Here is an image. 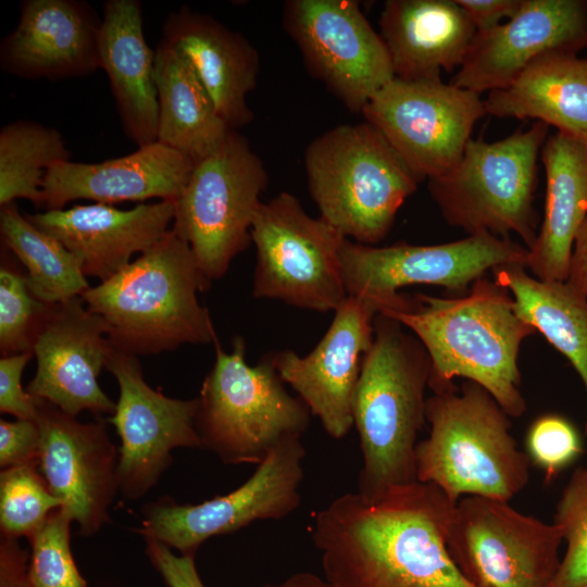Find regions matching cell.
<instances>
[{"label":"cell","instance_id":"cell-1","mask_svg":"<svg viewBox=\"0 0 587 587\" xmlns=\"http://www.w3.org/2000/svg\"><path fill=\"white\" fill-rule=\"evenodd\" d=\"M454 505L419 480L375 501L338 496L312 526L325 579L336 587H474L447 546Z\"/></svg>","mask_w":587,"mask_h":587},{"label":"cell","instance_id":"cell-2","mask_svg":"<svg viewBox=\"0 0 587 587\" xmlns=\"http://www.w3.org/2000/svg\"><path fill=\"white\" fill-rule=\"evenodd\" d=\"M383 313L409 328L430 360L428 387L453 389L457 377L486 389L502 410L521 416L526 402L517 359L523 341L536 333L516 313L511 294L483 277L454 298L404 295Z\"/></svg>","mask_w":587,"mask_h":587},{"label":"cell","instance_id":"cell-3","mask_svg":"<svg viewBox=\"0 0 587 587\" xmlns=\"http://www.w3.org/2000/svg\"><path fill=\"white\" fill-rule=\"evenodd\" d=\"M373 325L352 400L362 454L357 492L367 501L417 480L415 449L426 423L430 374L427 351L414 334L383 313Z\"/></svg>","mask_w":587,"mask_h":587},{"label":"cell","instance_id":"cell-4","mask_svg":"<svg viewBox=\"0 0 587 587\" xmlns=\"http://www.w3.org/2000/svg\"><path fill=\"white\" fill-rule=\"evenodd\" d=\"M211 283L190 246L171 228L121 272L80 297L107 323L114 349L149 355L217 339L198 298Z\"/></svg>","mask_w":587,"mask_h":587},{"label":"cell","instance_id":"cell-5","mask_svg":"<svg viewBox=\"0 0 587 587\" xmlns=\"http://www.w3.org/2000/svg\"><path fill=\"white\" fill-rule=\"evenodd\" d=\"M428 436L415 449L416 479L457 503L467 496L510 501L529 480V459L510 433L509 415L476 383L426 399Z\"/></svg>","mask_w":587,"mask_h":587},{"label":"cell","instance_id":"cell-6","mask_svg":"<svg viewBox=\"0 0 587 587\" xmlns=\"http://www.w3.org/2000/svg\"><path fill=\"white\" fill-rule=\"evenodd\" d=\"M304 165L320 217L344 237L367 246L387 236L421 182L366 121L317 136L305 150Z\"/></svg>","mask_w":587,"mask_h":587},{"label":"cell","instance_id":"cell-7","mask_svg":"<svg viewBox=\"0 0 587 587\" xmlns=\"http://www.w3.org/2000/svg\"><path fill=\"white\" fill-rule=\"evenodd\" d=\"M215 360L198 399L196 429L201 448L226 464L261 463L279 444L301 438L311 412L292 397L267 355L246 361V344L236 337L225 351L216 339Z\"/></svg>","mask_w":587,"mask_h":587},{"label":"cell","instance_id":"cell-8","mask_svg":"<svg viewBox=\"0 0 587 587\" xmlns=\"http://www.w3.org/2000/svg\"><path fill=\"white\" fill-rule=\"evenodd\" d=\"M549 126L536 121L497 141L471 139L458 163L428 179V190L451 226L469 235L515 234L529 250L537 238V164Z\"/></svg>","mask_w":587,"mask_h":587},{"label":"cell","instance_id":"cell-9","mask_svg":"<svg viewBox=\"0 0 587 587\" xmlns=\"http://www.w3.org/2000/svg\"><path fill=\"white\" fill-rule=\"evenodd\" d=\"M267 182L262 160L235 129L215 151L196 162L176 200L172 229L190 246L211 282L223 277L250 243Z\"/></svg>","mask_w":587,"mask_h":587},{"label":"cell","instance_id":"cell-10","mask_svg":"<svg viewBox=\"0 0 587 587\" xmlns=\"http://www.w3.org/2000/svg\"><path fill=\"white\" fill-rule=\"evenodd\" d=\"M345 239L321 217L310 216L287 191L262 202L251 227L257 253L253 296L335 311L348 297L340 261Z\"/></svg>","mask_w":587,"mask_h":587},{"label":"cell","instance_id":"cell-11","mask_svg":"<svg viewBox=\"0 0 587 587\" xmlns=\"http://www.w3.org/2000/svg\"><path fill=\"white\" fill-rule=\"evenodd\" d=\"M527 255L524 245L488 233L432 246L398 242L375 247L346 238L340 250L347 295L372 302L378 313L399 302L402 287L439 286L462 296L488 271L526 266Z\"/></svg>","mask_w":587,"mask_h":587},{"label":"cell","instance_id":"cell-12","mask_svg":"<svg viewBox=\"0 0 587 587\" xmlns=\"http://www.w3.org/2000/svg\"><path fill=\"white\" fill-rule=\"evenodd\" d=\"M562 541L555 524L509 501L467 496L454 505L447 546L474 587H552Z\"/></svg>","mask_w":587,"mask_h":587},{"label":"cell","instance_id":"cell-13","mask_svg":"<svg viewBox=\"0 0 587 587\" xmlns=\"http://www.w3.org/2000/svg\"><path fill=\"white\" fill-rule=\"evenodd\" d=\"M305 448L301 438L275 447L253 474L233 491L200 503L162 497L142 508V537L153 538L182 555L195 557L211 537L230 534L257 521L282 520L301 504Z\"/></svg>","mask_w":587,"mask_h":587},{"label":"cell","instance_id":"cell-14","mask_svg":"<svg viewBox=\"0 0 587 587\" xmlns=\"http://www.w3.org/2000/svg\"><path fill=\"white\" fill-rule=\"evenodd\" d=\"M361 113L423 180L438 177L458 163L487 110L479 93L446 84L440 77H395Z\"/></svg>","mask_w":587,"mask_h":587},{"label":"cell","instance_id":"cell-15","mask_svg":"<svg viewBox=\"0 0 587 587\" xmlns=\"http://www.w3.org/2000/svg\"><path fill=\"white\" fill-rule=\"evenodd\" d=\"M283 24L309 71L352 112L395 78L385 42L357 1L289 0Z\"/></svg>","mask_w":587,"mask_h":587},{"label":"cell","instance_id":"cell-16","mask_svg":"<svg viewBox=\"0 0 587 587\" xmlns=\"http://www.w3.org/2000/svg\"><path fill=\"white\" fill-rule=\"evenodd\" d=\"M105 369L118 385L114 414L108 419L121 438L118 491L139 499L152 489L173 461L176 448H201L196 429L198 399H176L146 382L136 355L112 347Z\"/></svg>","mask_w":587,"mask_h":587},{"label":"cell","instance_id":"cell-17","mask_svg":"<svg viewBox=\"0 0 587 587\" xmlns=\"http://www.w3.org/2000/svg\"><path fill=\"white\" fill-rule=\"evenodd\" d=\"M40 430L38 467L50 489L89 537L110 521L109 509L118 491V451L104 421L82 423L38 399Z\"/></svg>","mask_w":587,"mask_h":587},{"label":"cell","instance_id":"cell-18","mask_svg":"<svg viewBox=\"0 0 587 587\" xmlns=\"http://www.w3.org/2000/svg\"><path fill=\"white\" fill-rule=\"evenodd\" d=\"M32 349L37 369L26 387L28 394L73 416L82 411L114 414L116 403L98 384L112 349L108 325L82 297L50 304Z\"/></svg>","mask_w":587,"mask_h":587},{"label":"cell","instance_id":"cell-19","mask_svg":"<svg viewBox=\"0 0 587 587\" xmlns=\"http://www.w3.org/2000/svg\"><path fill=\"white\" fill-rule=\"evenodd\" d=\"M377 313L372 302L348 296L310 353L300 357L286 349L266 354L283 382L335 439L344 438L353 427V394L363 357L373 341Z\"/></svg>","mask_w":587,"mask_h":587},{"label":"cell","instance_id":"cell-20","mask_svg":"<svg viewBox=\"0 0 587 587\" xmlns=\"http://www.w3.org/2000/svg\"><path fill=\"white\" fill-rule=\"evenodd\" d=\"M587 48V1L523 0L498 26L476 32L451 84L476 93L504 89L536 59Z\"/></svg>","mask_w":587,"mask_h":587},{"label":"cell","instance_id":"cell-21","mask_svg":"<svg viewBox=\"0 0 587 587\" xmlns=\"http://www.w3.org/2000/svg\"><path fill=\"white\" fill-rule=\"evenodd\" d=\"M102 18L79 0H25L0 45V67L21 78L82 77L100 68Z\"/></svg>","mask_w":587,"mask_h":587},{"label":"cell","instance_id":"cell-22","mask_svg":"<svg viewBox=\"0 0 587 587\" xmlns=\"http://www.w3.org/2000/svg\"><path fill=\"white\" fill-rule=\"evenodd\" d=\"M176 200L140 203L129 210L110 204L74 205L25 214L77 259L85 276L104 282L147 251L172 228Z\"/></svg>","mask_w":587,"mask_h":587},{"label":"cell","instance_id":"cell-23","mask_svg":"<svg viewBox=\"0 0 587 587\" xmlns=\"http://www.w3.org/2000/svg\"><path fill=\"white\" fill-rule=\"evenodd\" d=\"M196 162L159 141L98 163L61 161L47 172L39 208L61 210L78 199L112 204L177 200Z\"/></svg>","mask_w":587,"mask_h":587},{"label":"cell","instance_id":"cell-24","mask_svg":"<svg viewBox=\"0 0 587 587\" xmlns=\"http://www.w3.org/2000/svg\"><path fill=\"white\" fill-rule=\"evenodd\" d=\"M161 40L188 62L232 129L252 121L247 97L257 85L260 60L242 34L183 7L167 15Z\"/></svg>","mask_w":587,"mask_h":587},{"label":"cell","instance_id":"cell-25","mask_svg":"<svg viewBox=\"0 0 587 587\" xmlns=\"http://www.w3.org/2000/svg\"><path fill=\"white\" fill-rule=\"evenodd\" d=\"M379 27L395 77L405 80L460 67L477 32L457 0H388Z\"/></svg>","mask_w":587,"mask_h":587},{"label":"cell","instance_id":"cell-26","mask_svg":"<svg viewBox=\"0 0 587 587\" xmlns=\"http://www.w3.org/2000/svg\"><path fill=\"white\" fill-rule=\"evenodd\" d=\"M99 58L126 136L138 147L158 141L154 50L145 38L138 0L104 3Z\"/></svg>","mask_w":587,"mask_h":587},{"label":"cell","instance_id":"cell-27","mask_svg":"<svg viewBox=\"0 0 587 587\" xmlns=\"http://www.w3.org/2000/svg\"><path fill=\"white\" fill-rule=\"evenodd\" d=\"M540 155L545 212L525 267L541 280H566L573 241L587 214V141L557 132Z\"/></svg>","mask_w":587,"mask_h":587},{"label":"cell","instance_id":"cell-28","mask_svg":"<svg viewBox=\"0 0 587 587\" xmlns=\"http://www.w3.org/2000/svg\"><path fill=\"white\" fill-rule=\"evenodd\" d=\"M485 107L489 115L534 118L587 141V58L572 52L544 54L510 86L488 92Z\"/></svg>","mask_w":587,"mask_h":587},{"label":"cell","instance_id":"cell-29","mask_svg":"<svg viewBox=\"0 0 587 587\" xmlns=\"http://www.w3.org/2000/svg\"><path fill=\"white\" fill-rule=\"evenodd\" d=\"M158 141L195 162L215 151L232 128L188 62L166 42L154 49Z\"/></svg>","mask_w":587,"mask_h":587},{"label":"cell","instance_id":"cell-30","mask_svg":"<svg viewBox=\"0 0 587 587\" xmlns=\"http://www.w3.org/2000/svg\"><path fill=\"white\" fill-rule=\"evenodd\" d=\"M492 273L511 294L517 315L567 358L587 394V297L566 280L538 279L522 264L499 266Z\"/></svg>","mask_w":587,"mask_h":587},{"label":"cell","instance_id":"cell-31","mask_svg":"<svg viewBox=\"0 0 587 587\" xmlns=\"http://www.w3.org/2000/svg\"><path fill=\"white\" fill-rule=\"evenodd\" d=\"M0 208L1 240L25 266L27 288L37 300L58 304L90 287L75 255L59 240L30 223L15 202Z\"/></svg>","mask_w":587,"mask_h":587},{"label":"cell","instance_id":"cell-32","mask_svg":"<svg viewBox=\"0 0 587 587\" xmlns=\"http://www.w3.org/2000/svg\"><path fill=\"white\" fill-rule=\"evenodd\" d=\"M71 160L62 134L40 123L17 120L0 130V207L26 199L40 205L48 170Z\"/></svg>","mask_w":587,"mask_h":587},{"label":"cell","instance_id":"cell-33","mask_svg":"<svg viewBox=\"0 0 587 587\" xmlns=\"http://www.w3.org/2000/svg\"><path fill=\"white\" fill-rule=\"evenodd\" d=\"M61 501L50 491L38 463L11 466L0 473L1 535L29 538Z\"/></svg>","mask_w":587,"mask_h":587},{"label":"cell","instance_id":"cell-34","mask_svg":"<svg viewBox=\"0 0 587 587\" xmlns=\"http://www.w3.org/2000/svg\"><path fill=\"white\" fill-rule=\"evenodd\" d=\"M71 514L58 508L28 538L30 555L27 580L30 587H88L70 547Z\"/></svg>","mask_w":587,"mask_h":587},{"label":"cell","instance_id":"cell-35","mask_svg":"<svg viewBox=\"0 0 587 587\" xmlns=\"http://www.w3.org/2000/svg\"><path fill=\"white\" fill-rule=\"evenodd\" d=\"M552 523L566 542L552 587H587V465L573 473Z\"/></svg>","mask_w":587,"mask_h":587},{"label":"cell","instance_id":"cell-36","mask_svg":"<svg viewBox=\"0 0 587 587\" xmlns=\"http://www.w3.org/2000/svg\"><path fill=\"white\" fill-rule=\"evenodd\" d=\"M50 304L28 290L25 275L0 268V350L2 357L33 350L35 330Z\"/></svg>","mask_w":587,"mask_h":587},{"label":"cell","instance_id":"cell-37","mask_svg":"<svg viewBox=\"0 0 587 587\" xmlns=\"http://www.w3.org/2000/svg\"><path fill=\"white\" fill-rule=\"evenodd\" d=\"M583 453V444L575 426L558 414L536 419L526 436V454L546 476L552 479Z\"/></svg>","mask_w":587,"mask_h":587},{"label":"cell","instance_id":"cell-38","mask_svg":"<svg viewBox=\"0 0 587 587\" xmlns=\"http://www.w3.org/2000/svg\"><path fill=\"white\" fill-rule=\"evenodd\" d=\"M33 350L4 355L0 359V411L18 420H35L38 398L22 387V375Z\"/></svg>","mask_w":587,"mask_h":587},{"label":"cell","instance_id":"cell-39","mask_svg":"<svg viewBox=\"0 0 587 587\" xmlns=\"http://www.w3.org/2000/svg\"><path fill=\"white\" fill-rule=\"evenodd\" d=\"M40 430L35 420L0 421L1 470L38 463Z\"/></svg>","mask_w":587,"mask_h":587},{"label":"cell","instance_id":"cell-40","mask_svg":"<svg viewBox=\"0 0 587 587\" xmlns=\"http://www.w3.org/2000/svg\"><path fill=\"white\" fill-rule=\"evenodd\" d=\"M146 553L168 587H205L196 567L195 557L176 555L164 544L143 537Z\"/></svg>","mask_w":587,"mask_h":587},{"label":"cell","instance_id":"cell-41","mask_svg":"<svg viewBox=\"0 0 587 587\" xmlns=\"http://www.w3.org/2000/svg\"><path fill=\"white\" fill-rule=\"evenodd\" d=\"M523 0H457L469 14L477 32L491 29L511 18Z\"/></svg>","mask_w":587,"mask_h":587},{"label":"cell","instance_id":"cell-42","mask_svg":"<svg viewBox=\"0 0 587 587\" xmlns=\"http://www.w3.org/2000/svg\"><path fill=\"white\" fill-rule=\"evenodd\" d=\"M27 553L17 538L1 535L0 539V587H21L27 579Z\"/></svg>","mask_w":587,"mask_h":587},{"label":"cell","instance_id":"cell-43","mask_svg":"<svg viewBox=\"0 0 587 587\" xmlns=\"http://www.w3.org/2000/svg\"><path fill=\"white\" fill-rule=\"evenodd\" d=\"M566 282L587 297V214L573 241Z\"/></svg>","mask_w":587,"mask_h":587},{"label":"cell","instance_id":"cell-44","mask_svg":"<svg viewBox=\"0 0 587 587\" xmlns=\"http://www.w3.org/2000/svg\"><path fill=\"white\" fill-rule=\"evenodd\" d=\"M264 587H336L327 579H323L310 572H300L292 574L283 582L268 584Z\"/></svg>","mask_w":587,"mask_h":587},{"label":"cell","instance_id":"cell-45","mask_svg":"<svg viewBox=\"0 0 587 587\" xmlns=\"http://www.w3.org/2000/svg\"><path fill=\"white\" fill-rule=\"evenodd\" d=\"M21 587H30L29 584H28V580L26 579Z\"/></svg>","mask_w":587,"mask_h":587}]
</instances>
